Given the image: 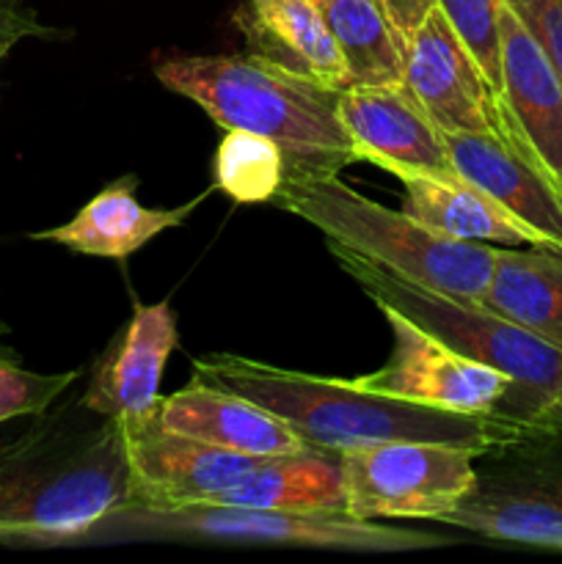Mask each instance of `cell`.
<instances>
[{"label": "cell", "mask_w": 562, "mask_h": 564, "mask_svg": "<svg viewBox=\"0 0 562 564\" xmlns=\"http://www.w3.org/2000/svg\"><path fill=\"white\" fill-rule=\"evenodd\" d=\"M193 378L259 402L284 419L312 449L334 455L383 441L461 446L477 457L505 455L534 430L505 416H474L397 400L361 389L356 380L292 372L235 352L196 358Z\"/></svg>", "instance_id": "obj_1"}, {"label": "cell", "mask_w": 562, "mask_h": 564, "mask_svg": "<svg viewBox=\"0 0 562 564\" xmlns=\"http://www.w3.org/2000/svg\"><path fill=\"white\" fill-rule=\"evenodd\" d=\"M154 75L193 99L224 130H248L281 147L287 171L339 174L353 143L339 119V91L259 55L165 58Z\"/></svg>", "instance_id": "obj_2"}, {"label": "cell", "mask_w": 562, "mask_h": 564, "mask_svg": "<svg viewBox=\"0 0 562 564\" xmlns=\"http://www.w3.org/2000/svg\"><path fill=\"white\" fill-rule=\"evenodd\" d=\"M273 202L284 213L317 226L328 242L428 290L479 303L490 281L496 248L452 240L402 209L391 213L353 191L339 174L287 171Z\"/></svg>", "instance_id": "obj_3"}, {"label": "cell", "mask_w": 562, "mask_h": 564, "mask_svg": "<svg viewBox=\"0 0 562 564\" xmlns=\"http://www.w3.org/2000/svg\"><path fill=\"white\" fill-rule=\"evenodd\" d=\"M328 248L375 306L402 314L461 356L488 364L510 378L512 389L496 416L534 427L562 394V347L529 334L479 303L400 279L336 242H328Z\"/></svg>", "instance_id": "obj_4"}, {"label": "cell", "mask_w": 562, "mask_h": 564, "mask_svg": "<svg viewBox=\"0 0 562 564\" xmlns=\"http://www.w3.org/2000/svg\"><path fill=\"white\" fill-rule=\"evenodd\" d=\"M130 496L116 419L72 455H53L39 435L14 441L0 449V543L80 545Z\"/></svg>", "instance_id": "obj_5"}, {"label": "cell", "mask_w": 562, "mask_h": 564, "mask_svg": "<svg viewBox=\"0 0 562 564\" xmlns=\"http://www.w3.org/2000/svg\"><path fill=\"white\" fill-rule=\"evenodd\" d=\"M83 543H231L295 545L353 554H411L446 545L444 538L383 521H364L345 510H259L237 505L149 507L127 501L102 518Z\"/></svg>", "instance_id": "obj_6"}, {"label": "cell", "mask_w": 562, "mask_h": 564, "mask_svg": "<svg viewBox=\"0 0 562 564\" xmlns=\"http://www.w3.org/2000/svg\"><path fill=\"white\" fill-rule=\"evenodd\" d=\"M472 449L383 441L339 452L345 510L364 521H441L474 494Z\"/></svg>", "instance_id": "obj_7"}, {"label": "cell", "mask_w": 562, "mask_h": 564, "mask_svg": "<svg viewBox=\"0 0 562 564\" xmlns=\"http://www.w3.org/2000/svg\"><path fill=\"white\" fill-rule=\"evenodd\" d=\"M380 312L395 336V350L383 367L356 378V386L397 397V400L419 402V405L474 413V416H496L512 389L505 372L461 356L402 314L389 312V308H380Z\"/></svg>", "instance_id": "obj_8"}, {"label": "cell", "mask_w": 562, "mask_h": 564, "mask_svg": "<svg viewBox=\"0 0 562 564\" xmlns=\"http://www.w3.org/2000/svg\"><path fill=\"white\" fill-rule=\"evenodd\" d=\"M116 424L130 468V501L136 505L185 507L218 501V496L264 460L174 433L160 424L158 408L143 416L116 419Z\"/></svg>", "instance_id": "obj_9"}, {"label": "cell", "mask_w": 562, "mask_h": 564, "mask_svg": "<svg viewBox=\"0 0 562 564\" xmlns=\"http://www.w3.org/2000/svg\"><path fill=\"white\" fill-rule=\"evenodd\" d=\"M339 119L356 160H369L395 176H457L444 130L430 119L406 83L342 88Z\"/></svg>", "instance_id": "obj_10"}, {"label": "cell", "mask_w": 562, "mask_h": 564, "mask_svg": "<svg viewBox=\"0 0 562 564\" xmlns=\"http://www.w3.org/2000/svg\"><path fill=\"white\" fill-rule=\"evenodd\" d=\"M402 83L444 132H501L499 91L439 6L408 36Z\"/></svg>", "instance_id": "obj_11"}, {"label": "cell", "mask_w": 562, "mask_h": 564, "mask_svg": "<svg viewBox=\"0 0 562 564\" xmlns=\"http://www.w3.org/2000/svg\"><path fill=\"white\" fill-rule=\"evenodd\" d=\"M501 132L516 138L562 196V75L501 6Z\"/></svg>", "instance_id": "obj_12"}, {"label": "cell", "mask_w": 562, "mask_h": 564, "mask_svg": "<svg viewBox=\"0 0 562 564\" xmlns=\"http://www.w3.org/2000/svg\"><path fill=\"white\" fill-rule=\"evenodd\" d=\"M551 430L545 427V455H534L505 482L474 488L461 507L441 523L466 529L485 540L562 551V455L549 452Z\"/></svg>", "instance_id": "obj_13"}, {"label": "cell", "mask_w": 562, "mask_h": 564, "mask_svg": "<svg viewBox=\"0 0 562 564\" xmlns=\"http://www.w3.org/2000/svg\"><path fill=\"white\" fill-rule=\"evenodd\" d=\"M452 169L562 251V196L507 132H444Z\"/></svg>", "instance_id": "obj_14"}, {"label": "cell", "mask_w": 562, "mask_h": 564, "mask_svg": "<svg viewBox=\"0 0 562 564\" xmlns=\"http://www.w3.org/2000/svg\"><path fill=\"white\" fill-rule=\"evenodd\" d=\"M176 345L180 334L171 303H136L130 323L99 358L83 394V408L105 419H130L154 411L160 402V378Z\"/></svg>", "instance_id": "obj_15"}, {"label": "cell", "mask_w": 562, "mask_h": 564, "mask_svg": "<svg viewBox=\"0 0 562 564\" xmlns=\"http://www.w3.org/2000/svg\"><path fill=\"white\" fill-rule=\"evenodd\" d=\"M160 424L220 449L251 457H284L317 452L275 413L248 397L193 378L185 389L160 397Z\"/></svg>", "instance_id": "obj_16"}, {"label": "cell", "mask_w": 562, "mask_h": 564, "mask_svg": "<svg viewBox=\"0 0 562 564\" xmlns=\"http://www.w3.org/2000/svg\"><path fill=\"white\" fill-rule=\"evenodd\" d=\"M235 22L259 58L325 83L336 91L350 86L339 47L314 0H248L246 11H240Z\"/></svg>", "instance_id": "obj_17"}, {"label": "cell", "mask_w": 562, "mask_h": 564, "mask_svg": "<svg viewBox=\"0 0 562 564\" xmlns=\"http://www.w3.org/2000/svg\"><path fill=\"white\" fill-rule=\"evenodd\" d=\"M204 202H187L174 209L143 207L136 198V182L121 180L99 191L69 224L55 226V229L36 231L33 240L58 242L69 251L83 253V257H102V259H127L138 248L147 246L165 229L185 224L187 215Z\"/></svg>", "instance_id": "obj_18"}, {"label": "cell", "mask_w": 562, "mask_h": 564, "mask_svg": "<svg viewBox=\"0 0 562 564\" xmlns=\"http://www.w3.org/2000/svg\"><path fill=\"white\" fill-rule=\"evenodd\" d=\"M406 187L402 213L428 229L463 242H494V246L521 248L545 246L543 237L512 218L494 198L485 196L461 176L441 180L428 174H400ZM551 248V246H549Z\"/></svg>", "instance_id": "obj_19"}, {"label": "cell", "mask_w": 562, "mask_h": 564, "mask_svg": "<svg viewBox=\"0 0 562 564\" xmlns=\"http://www.w3.org/2000/svg\"><path fill=\"white\" fill-rule=\"evenodd\" d=\"M479 306L562 347V251L499 246Z\"/></svg>", "instance_id": "obj_20"}, {"label": "cell", "mask_w": 562, "mask_h": 564, "mask_svg": "<svg viewBox=\"0 0 562 564\" xmlns=\"http://www.w3.org/2000/svg\"><path fill=\"white\" fill-rule=\"evenodd\" d=\"M215 505L295 512L345 510L339 455H334V452H303V455L264 457L235 488L218 496Z\"/></svg>", "instance_id": "obj_21"}, {"label": "cell", "mask_w": 562, "mask_h": 564, "mask_svg": "<svg viewBox=\"0 0 562 564\" xmlns=\"http://www.w3.org/2000/svg\"><path fill=\"white\" fill-rule=\"evenodd\" d=\"M317 6L345 61L350 86L402 83L406 39L397 33L378 0H320Z\"/></svg>", "instance_id": "obj_22"}, {"label": "cell", "mask_w": 562, "mask_h": 564, "mask_svg": "<svg viewBox=\"0 0 562 564\" xmlns=\"http://www.w3.org/2000/svg\"><path fill=\"white\" fill-rule=\"evenodd\" d=\"M287 160L270 138L248 130H226L213 160V182L237 204L273 202L284 185Z\"/></svg>", "instance_id": "obj_23"}, {"label": "cell", "mask_w": 562, "mask_h": 564, "mask_svg": "<svg viewBox=\"0 0 562 564\" xmlns=\"http://www.w3.org/2000/svg\"><path fill=\"white\" fill-rule=\"evenodd\" d=\"M490 86L501 88V0H435Z\"/></svg>", "instance_id": "obj_24"}, {"label": "cell", "mask_w": 562, "mask_h": 564, "mask_svg": "<svg viewBox=\"0 0 562 564\" xmlns=\"http://www.w3.org/2000/svg\"><path fill=\"white\" fill-rule=\"evenodd\" d=\"M77 375L80 372H75V369L61 375L31 372L0 350V424L44 413L75 383Z\"/></svg>", "instance_id": "obj_25"}, {"label": "cell", "mask_w": 562, "mask_h": 564, "mask_svg": "<svg viewBox=\"0 0 562 564\" xmlns=\"http://www.w3.org/2000/svg\"><path fill=\"white\" fill-rule=\"evenodd\" d=\"M562 75V0H501Z\"/></svg>", "instance_id": "obj_26"}, {"label": "cell", "mask_w": 562, "mask_h": 564, "mask_svg": "<svg viewBox=\"0 0 562 564\" xmlns=\"http://www.w3.org/2000/svg\"><path fill=\"white\" fill-rule=\"evenodd\" d=\"M50 28L39 20L31 0H0V61L22 42V39L50 36Z\"/></svg>", "instance_id": "obj_27"}, {"label": "cell", "mask_w": 562, "mask_h": 564, "mask_svg": "<svg viewBox=\"0 0 562 564\" xmlns=\"http://www.w3.org/2000/svg\"><path fill=\"white\" fill-rule=\"evenodd\" d=\"M383 14L389 17L391 25L397 28L402 39L408 42L413 31L424 22V17L435 9V0H378Z\"/></svg>", "instance_id": "obj_28"}, {"label": "cell", "mask_w": 562, "mask_h": 564, "mask_svg": "<svg viewBox=\"0 0 562 564\" xmlns=\"http://www.w3.org/2000/svg\"><path fill=\"white\" fill-rule=\"evenodd\" d=\"M540 427H554V430H562V394L556 397V402L554 405L549 408V411L543 413V416H540Z\"/></svg>", "instance_id": "obj_29"}, {"label": "cell", "mask_w": 562, "mask_h": 564, "mask_svg": "<svg viewBox=\"0 0 562 564\" xmlns=\"http://www.w3.org/2000/svg\"><path fill=\"white\" fill-rule=\"evenodd\" d=\"M314 3H320V0H314Z\"/></svg>", "instance_id": "obj_30"}]
</instances>
